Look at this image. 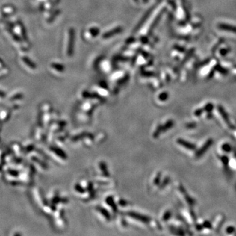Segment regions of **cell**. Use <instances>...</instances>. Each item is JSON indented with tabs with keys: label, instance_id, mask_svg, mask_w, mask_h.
I'll list each match as a JSON object with an SVG mask.
<instances>
[{
	"label": "cell",
	"instance_id": "1",
	"mask_svg": "<svg viewBox=\"0 0 236 236\" xmlns=\"http://www.w3.org/2000/svg\"><path fill=\"white\" fill-rule=\"evenodd\" d=\"M218 28L224 31H227L229 32L236 34V26L229 24L219 23L218 24Z\"/></svg>",
	"mask_w": 236,
	"mask_h": 236
},
{
	"label": "cell",
	"instance_id": "2",
	"mask_svg": "<svg viewBox=\"0 0 236 236\" xmlns=\"http://www.w3.org/2000/svg\"><path fill=\"white\" fill-rule=\"evenodd\" d=\"M179 143L180 144L183 145V146H185L186 148H188V149H190V150H193V149L195 148V146H194L193 144H190V143H188V142H187L186 141H184V140H180V142H179Z\"/></svg>",
	"mask_w": 236,
	"mask_h": 236
},
{
	"label": "cell",
	"instance_id": "3",
	"mask_svg": "<svg viewBox=\"0 0 236 236\" xmlns=\"http://www.w3.org/2000/svg\"><path fill=\"white\" fill-rule=\"evenodd\" d=\"M23 61L25 62L26 64H27L30 68H32L33 69H34V68H35V65L32 63V62H31V60L28 58V57H23Z\"/></svg>",
	"mask_w": 236,
	"mask_h": 236
},
{
	"label": "cell",
	"instance_id": "4",
	"mask_svg": "<svg viewBox=\"0 0 236 236\" xmlns=\"http://www.w3.org/2000/svg\"><path fill=\"white\" fill-rule=\"evenodd\" d=\"M213 108V106L212 104H208V105L205 106V110L207 111H209V112L212 110Z\"/></svg>",
	"mask_w": 236,
	"mask_h": 236
},
{
	"label": "cell",
	"instance_id": "5",
	"mask_svg": "<svg viewBox=\"0 0 236 236\" xmlns=\"http://www.w3.org/2000/svg\"><path fill=\"white\" fill-rule=\"evenodd\" d=\"M223 148L225 150H226V151H228V149H229V150H230V146H228V144H224V145L223 146Z\"/></svg>",
	"mask_w": 236,
	"mask_h": 236
},
{
	"label": "cell",
	"instance_id": "6",
	"mask_svg": "<svg viewBox=\"0 0 236 236\" xmlns=\"http://www.w3.org/2000/svg\"><path fill=\"white\" fill-rule=\"evenodd\" d=\"M233 229H234V228H232V227H231V228H228L227 232H229V233H232V232H234V231H233Z\"/></svg>",
	"mask_w": 236,
	"mask_h": 236
},
{
	"label": "cell",
	"instance_id": "7",
	"mask_svg": "<svg viewBox=\"0 0 236 236\" xmlns=\"http://www.w3.org/2000/svg\"><path fill=\"white\" fill-rule=\"evenodd\" d=\"M0 96H3V93L0 91Z\"/></svg>",
	"mask_w": 236,
	"mask_h": 236
}]
</instances>
